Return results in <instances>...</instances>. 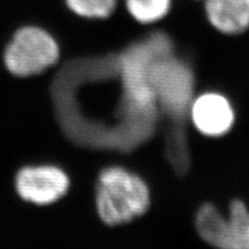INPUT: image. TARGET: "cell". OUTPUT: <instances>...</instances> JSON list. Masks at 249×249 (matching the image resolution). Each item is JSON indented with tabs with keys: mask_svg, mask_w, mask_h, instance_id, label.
I'll list each match as a JSON object with an SVG mask.
<instances>
[{
	"mask_svg": "<svg viewBox=\"0 0 249 249\" xmlns=\"http://www.w3.org/2000/svg\"><path fill=\"white\" fill-rule=\"evenodd\" d=\"M151 200V188L144 177L124 164H105L97 172L93 205L105 226H124L140 219L150 209Z\"/></svg>",
	"mask_w": 249,
	"mask_h": 249,
	"instance_id": "6da1fadb",
	"label": "cell"
},
{
	"mask_svg": "<svg viewBox=\"0 0 249 249\" xmlns=\"http://www.w3.org/2000/svg\"><path fill=\"white\" fill-rule=\"evenodd\" d=\"M148 80L161 118L188 123V107L197 92L193 67L176 51L158 55L151 61Z\"/></svg>",
	"mask_w": 249,
	"mask_h": 249,
	"instance_id": "7a4b0ae2",
	"label": "cell"
},
{
	"mask_svg": "<svg viewBox=\"0 0 249 249\" xmlns=\"http://www.w3.org/2000/svg\"><path fill=\"white\" fill-rule=\"evenodd\" d=\"M61 46L51 30L37 23L18 27L2 50V65L17 79H30L59 64Z\"/></svg>",
	"mask_w": 249,
	"mask_h": 249,
	"instance_id": "3957f363",
	"label": "cell"
},
{
	"mask_svg": "<svg viewBox=\"0 0 249 249\" xmlns=\"http://www.w3.org/2000/svg\"><path fill=\"white\" fill-rule=\"evenodd\" d=\"M194 229L213 249H249V207L240 197H232L225 211L204 201L194 213Z\"/></svg>",
	"mask_w": 249,
	"mask_h": 249,
	"instance_id": "277c9868",
	"label": "cell"
},
{
	"mask_svg": "<svg viewBox=\"0 0 249 249\" xmlns=\"http://www.w3.org/2000/svg\"><path fill=\"white\" fill-rule=\"evenodd\" d=\"M13 186L24 203L51 207L67 195L71 179L67 171L59 165L34 164L26 165L18 171Z\"/></svg>",
	"mask_w": 249,
	"mask_h": 249,
	"instance_id": "5b68a950",
	"label": "cell"
},
{
	"mask_svg": "<svg viewBox=\"0 0 249 249\" xmlns=\"http://www.w3.org/2000/svg\"><path fill=\"white\" fill-rule=\"evenodd\" d=\"M236 119L231 98L219 90L195 93L188 107V123L196 133L208 139L223 138L231 132Z\"/></svg>",
	"mask_w": 249,
	"mask_h": 249,
	"instance_id": "8992f818",
	"label": "cell"
},
{
	"mask_svg": "<svg viewBox=\"0 0 249 249\" xmlns=\"http://www.w3.org/2000/svg\"><path fill=\"white\" fill-rule=\"evenodd\" d=\"M203 17L223 36H241L249 30V0H204Z\"/></svg>",
	"mask_w": 249,
	"mask_h": 249,
	"instance_id": "52a82bcc",
	"label": "cell"
},
{
	"mask_svg": "<svg viewBox=\"0 0 249 249\" xmlns=\"http://www.w3.org/2000/svg\"><path fill=\"white\" fill-rule=\"evenodd\" d=\"M129 18L142 27L155 26L172 12V0H124Z\"/></svg>",
	"mask_w": 249,
	"mask_h": 249,
	"instance_id": "ba28073f",
	"label": "cell"
},
{
	"mask_svg": "<svg viewBox=\"0 0 249 249\" xmlns=\"http://www.w3.org/2000/svg\"><path fill=\"white\" fill-rule=\"evenodd\" d=\"M119 0H64L66 9L74 17L87 21H107L113 18Z\"/></svg>",
	"mask_w": 249,
	"mask_h": 249,
	"instance_id": "9c48e42d",
	"label": "cell"
},
{
	"mask_svg": "<svg viewBox=\"0 0 249 249\" xmlns=\"http://www.w3.org/2000/svg\"><path fill=\"white\" fill-rule=\"evenodd\" d=\"M197 1H201V0H197Z\"/></svg>",
	"mask_w": 249,
	"mask_h": 249,
	"instance_id": "30bf717a",
	"label": "cell"
}]
</instances>
